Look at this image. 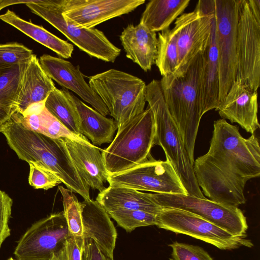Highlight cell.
<instances>
[{"mask_svg": "<svg viewBox=\"0 0 260 260\" xmlns=\"http://www.w3.org/2000/svg\"><path fill=\"white\" fill-rule=\"evenodd\" d=\"M193 168L204 196L238 207L246 202L247 182L260 175L258 139L254 134L245 139L237 125L215 120L209 150L194 160Z\"/></svg>", "mask_w": 260, "mask_h": 260, "instance_id": "1", "label": "cell"}, {"mask_svg": "<svg viewBox=\"0 0 260 260\" xmlns=\"http://www.w3.org/2000/svg\"><path fill=\"white\" fill-rule=\"evenodd\" d=\"M203 62L201 53L182 70L163 76L160 80L165 102L192 165L195 142L202 117L199 84Z\"/></svg>", "mask_w": 260, "mask_h": 260, "instance_id": "2", "label": "cell"}, {"mask_svg": "<svg viewBox=\"0 0 260 260\" xmlns=\"http://www.w3.org/2000/svg\"><path fill=\"white\" fill-rule=\"evenodd\" d=\"M146 100L155 122V145L162 148L166 159L173 167L187 194L206 198L198 184L179 129L165 102L160 80L153 79L146 85Z\"/></svg>", "mask_w": 260, "mask_h": 260, "instance_id": "3", "label": "cell"}, {"mask_svg": "<svg viewBox=\"0 0 260 260\" xmlns=\"http://www.w3.org/2000/svg\"><path fill=\"white\" fill-rule=\"evenodd\" d=\"M88 84L108 108L117 130L144 111L146 85L136 76L112 69L90 76Z\"/></svg>", "mask_w": 260, "mask_h": 260, "instance_id": "4", "label": "cell"}, {"mask_svg": "<svg viewBox=\"0 0 260 260\" xmlns=\"http://www.w3.org/2000/svg\"><path fill=\"white\" fill-rule=\"evenodd\" d=\"M155 125L148 108L120 129L102 154L108 175L128 170L146 160L155 146Z\"/></svg>", "mask_w": 260, "mask_h": 260, "instance_id": "5", "label": "cell"}, {"mask_svg": "<svg viewBox=\"0 0 260 260\" xmlns=\"http://www.w3.org/2000/svg\"><path fill=\"white\" fill-rule=\"evenodd\" d=\"M63 1L32 0L27 1L25 5L32 13L49 23L90 56L114 62L121 50L113 45L103 31L80 26L63 16Z\"/></svg>", "mask_w": 260, "mask_h": 260, "instance_id": "6", "label": "cell"}, {"mask_svg": "<svg viewBox=\"0 0 260 260\" xmlns=\"http://www.w3.org/2000/svg\"><path fill=\"white\" fill-rule=\"evenodd\" d=\"M156 226L176 234H182L212 244L221 250H233L253 245L247 235L234 236L225 230L190 212L162 207L157 214Z\"/></svg>", "mask_w": 260, "mask_h": 260, "instance_id": "7", "label": "cell"}, {"mask_svg": "<svg viewBox=\"0 0 260 260\" xmlns=\"http://www.w3.org/2000/svg\"><path fill=\"white\" fill-rule=\"evenodd\" d=\"M236 81L255 90L260 85V18L251 10L248 0H237Z\"/></svg>", "mask_w": 260, "mask_h": 260, "instance_id": "8", "label": "cell"}, {"mask_svg": "<svg viewBox=\"0 0 260 260\" xmlns=\"http://www.w3.org/2000/svg\"><path fill=\"white\" fill-rule=\"evenodd\" d=\"M110 186L124 187L156 193L187 192L171 164L155 159L151 155L142 163L124 171L108 175Z\"/></svg>", "mask_w": 260, "mask_h": 260, "instance_id": "9", "label": "cell"}, {"mask_svg": "<svg viewBox=\"0 0 260 260\" xmlns=\"http://www.w3.org/2000/svg\"><path fill=\"white\" fill-rule=\"evenodd\" d=\"M237 11V0H214L219 63V105L236 79Z\"/></svg>", "mask_w": 260, "mask_h": 260, "instance_id": "10", "label": "cell"}, {"mask_svg": "<svg viewBox=\"0 0 260 260\" xmlns=\"http://www.w3.org/2000/svg\"><path fill=\"white\" fill-rule=\"evenodd\" d=\"M214 14V0H199L193 11L183 13L176 19L172 29L179 57L175 72L182 70L204 50L209 39Z\"/></svg>", "mask_w": 260, "mask_h": 260, "instance_id": "11", "label": "cell"}, {"mask_svg": "<svg viewBox=\"0 0 260 260\" xmlns=\"http://www.w3.org/2000/svg\"><path fill=\"white\" fill-rule=\"evenodd\" d=\"M71 236L63 211L53 213L27 229L14 254L18 260H50Z\"/></svg>", "mask_w": 260, "mask_h": 260, "instance_id": "12", "label": "cell"}, {"mask_svg": "<svg viewBox=\"0 0 260 260\" xmlns=\"http://www.w3.org/2000/svg\"><path fill=\"white\" fill-rule=\"evenodd\" d=\"M156 203L162 207L185 210L195 214L234 236H246L248 225L240 209L183 194L153 193Z\"/></svg>", "mask_w": 260, "mask_h": 260, "instance_id": "13", "label": "cell"}, {"mask_svg": "<svg viewBox=\"0 0 260 260\" xmlns=\"http://www.w3.org/2000/svg\"><path fill=\"white\" fill-rule=\"evenodd\" d=\"M145 2V0H63L62 15L80 26L92 28L132 12Z\"/></svg>", "mask_w": 260, "mask_h": 260, "instance_id": "14", "label": "cell"}, {"mask_svg": "<svg viewBox=\"0 0 260 260\" xmlns=\"http://www.w3.org/2000/svg\"><path fill=\"white\" fill-rule=\"evenodd\" d=\"M39 60L44 71L52 80L64 89L75 93L103 115L109 114L100 96L86 82L78 66H75L63 58L48 54L42 55Z\"/></svg>", "mask_w": 260, "mask_h": 260, "instance_id": "15", "label": "cell"}, {"mask_svg": "<svg viewBox=\"0 0 260 260\" xmlns=\"http://www.w3.org/2000/svg\"><path fill=\"white\" fill-rule=\"evenodd\" d=\"M257 95L256 90L242 82L235 81L215 110L222 119L237 123L247 132L254 134L259 127Z\"/></svg>", "mask_w": 260, "mask_h": 260, "instance_id": "16", "label": "cell"}, {"mask_svg": "<svg viewBox=\"0 0 260 260\" xmlns=\"http://www.w3.org/2000/svg\"><path fill=\"white\" fill-rule=\"evenodd\" d=\"M81 204L84 240H93L102 251L113 257L117 233L111 217L96 200Z\"/></svg>", "mask_w": 260, "mask_h": 260, "instance_id": "17", "label": "cell"}, {"mask_svg": "<svg viewBox=\"0 0 260 260\" xmlns=\"http://www.w3.org/2000/svg\"><path fill=\"white\" fill-rule=\"evenodd\" d=\"M64 140L82 179L89 187L99 192L104 190L108 173L100 149L94 145H88L68 139Z\"/></svg>", "mask_w": 260, "mask_h": 260, "instance_id": "18", "label": "cell"}, {"mask_svg": "<svg viewBox=\"0 0 260 260\" xmlns=\"http://www.w3.org/2000/svg\"><path fill=\"white\" fill-rule=\"evenodd\" d=\"M203 66L199 90L202 116L219 105V63L214 14L208 42L202 52Z\"/></svg>", "mask_w": 260, "mask_h": 260, "instance_id": "19", "label": "cell"}, {"mask_svg": "<svg viewBox=\"0 0 260 260\" xmlns=\"http://www.w3.org/2000/svg\"><path fill=\"white\" fill-rule=\"evenodd\" d=\"M120 40L126 56L145 72L151 70L157 55L158 40L156 32L139 23L127 25Z\"/></svg>", "mask_w": 260, "mask_h": 260, "instance_id": "20", "label": "cell"}, {"mask_svg": "<svg viewBox=\"0 0 260 260\" xmlns=\"http://www.w3.org/2000/svg\"><path fill=\"white\" fill-rule=\"evenodd\" d=\"M96 201L106 211L125 209L142 210L157 214L162 208L154 201L153 193L124 187L109 186L98 193Z\"/></svg>", "mask_w": 260, "mask_h": 260, "instance_id": "21", "label": "cell"}, {"mask_svg": "<svg viewBox=\"0 0 260 260\" xmlns=\"http://www.w3.org/2000/svg\"><path fill=\"white\" fill-rule=\"evenodd\" d=\"M29 60L0 70V129L18 110Z\"/></svg>", "mask_w": 260, "mask_h": 260, "instance_id": "22", "label": "cell"}, {"mask_svg": "<svg viewBox=\"0 0 260 260\" xmlns=\"http://www.w3.org/2000/svg\"><path fill=\"white\" fill-rule=\"evenodd\" d=\"M72 97L80 117V133L95 146L111 143L118 128L116 121L87 106L73 94Z\"/></svg>", "mask_w": 260, "mask_h": 260, "instance_id": "23", "label": "cell"}, {"mask_svg": "<svg viewBox=\"0 0 260 260\" xmlns=\"http://www.w3.org/2000/svg\"><path fill=\"white\" fill-rule=\"evenodd\" d=\"M55 88L52 80L44 71L37 56L34 54L26 70L23 94L17 111L22 114L30 106L44 103Z\"/></svg>", "mask_w": 260, "mask_h": 260, "instance_id": "24", "label": "cell"}, {"mask_svg": "<svg viewBox=\"0 0 260 260\" xmlns=\"http://www.w3.org/2000/svg\"><path fill=\"white\" fill-rule=\"evenodd\" d=\"M0 19L52 50L59 56L63 58L72 56L74 50L73 45L59 38L42 26L22 19L13 11L8 10L0 15Z\"/></svg>", "mask_w": 260, "mask_h": 260, "instance_id": "25", "label": "cell"}, {"mask_svg": "<svg viewBox=\"0 0 260 260\" xmlns=\"http://www.w3.org/2000/svg\"><path fill=\"white\" fill-rule=\"evenodd\" d=\"M190 0H151L146 5L140 23L152 31L169 28L171 23L184 11Z\"/></svg>", "mask_w": 260, "mask_h": 260, "instance_id": "26", "label": "cell"}, {"mask_svg": "<svg viewBox=\"0 0 260 260\" xmlns=\"http://www.w3.org/2000/svg\"><path fill=\"white\" fill-rule=\"evenodd\" d=\"M44 106L68 129L76 135H82L80 131V117L72 93L66 89L55 88L46 99Z\"/></svg>", "mask_w": 260, "mask_h": 260, "instance_id": "27", "label": "cell"}, {"mask_svg": "<svg viewBox=\"0 0 260 260\" xmlns=\"http://www.w3.org/2000/svg\"><path fill=\"white\" fill-rule=\"evenodd\" d=\"M61 194L63 212L71 235L74 238L77 245L84 250L82 204L73 191L62 186H58Z\"/></svg>", "mask_w": 260, "mask_h": 260, "instance_id": "28", "label": "cell"}, {"mask_svg": "<svg viewBox=\"0 0 260 260\" xmlns=\"http://www.w3.org/2000/svg\"><path fill=\"white\" fill-rule=\"evenodd\" d=\"M157 55L155 63L161 75L173 74L179 64L178 52L174 35L170 28L158 33Z\"/></svg>", "mask_w": 260, "mask_h": 260, "instance_id": "29", "label": "cell"}, {"mask_svg": "<svg viewBox=\"0 0 260 260\" xmlns=\"http://www.w3.org/2000/svg\"><path fill=\"white\" fill-rule=\"evenodd\" d=\"M107 212L118 225L129 233L137 228L156 225L157 223V214L144 211L116 209Z\"/></svg>", "mask_w": 260, "mask_h": 260, "instance_id": "30", "label": "cell"}, {"mask_svg": "<svg viewBox=\"0 0 260 260\" xmlns=\"http://www.w3.org/2000/svg\"><path fill=\"white\" fill-rule=\"evenodd\" d=\"M32 50L18 42L0 44V70L29 60Z\"/></svg>", "mask_w": 260, "mask_h": 260, "instance_id": "31", "label": "cell"}, {"mask_svg": "<svg viewBox=\"0 0 260 260\" xmlns=\"http://www.w3.org/2000/svg\"><path fill=\"white\" fill-rule=\"evenodd\" d=\"M29 185L35 189L48 190L62 183L60 180L49 170L34 163L29 164Z\"/></svg>", "mask_w": 260, "mask_h": 260, "instance_id": "32", "label": "cell"}, {"mask_svg": "<svg viewBox=\"0 0 260 260\" xmlns=\"http://www.w3.org/2000/svg\"><path fill=\"white\" fill-rule=\"evenodd\" d=\"M171 260H214L202 247L186 243L173 242Z\"/></svg>", "mask_w": 260, "mask_h": 260, "instance_id": "33", "label": "cell"}, {"mask_svg": "<svg viewBox=\"0 0 260 260\" xmlns=\"http://www.w3.org/2000/svg\"><path fill=\"white\" fill-rule=\"evenodd\" d=\"M13 200L5 191L0 190V248L11 235L9 223L11 217Z\"/></svg>", "mask_w": 260, "mask_h": 260, "instance_id": "34", "label": "cell"}, {"mask_svg": "<svg viewBox=\"0 0 260 260\" xmlns=\"http://www.w3.org/2000/svg\"><path fill=\"white\" fill-rule=\"evenodd\" d=\"M83 251L71 236L67 240L64 246L58 251L59 260H82Z\"/></svg>", "mask_w": 260, "mask_h": 260, "instance_id": "35", "label": "cell"}, {"mask_svg": "<svg viewBox=\"0 0 260 260\" xmlns=\"http://www.w3.org/2000/svg\"><path fill=\"white\" fill-rule=\"evenodd\" d=\"M82 260H114V258L102 251L93 240L86 239L84 240Z\"/></svg>", "mask_w": 260, "mask_h": 260, "instance_id": "36", "label": "cell"}, {"mask_svg": "<svg viewBox=\"0 0 260 260\" xmlns=\"http://www.w3.org/2000/svg\"><path fill=\"white\" fill-rule=\"evenodd\" d=\"M251 10L254 15L260 18V1L248 0Z\"/></svg>", "mask_w": 260, "mask_h": 260, "instance_id": "37", "label": "cell"}, {"mask_svg": "<svg viewBox=\"0 0 260 260\" xmlns=\"http://www.w3.org/2000/svg\"><path fill=\"white\" fill-rule=\"evenodd\" d=\"M58 251L53 253L52 257L50 260H59Z\"/></svg>", "mask_w": 260, "mask_h": 260, "instance_id": "38", "label": "cell"}, {"mask_svg": "<svg viewBox=\"0 0 260 260\" xmlns=\"http://www.w3.org/2000/svg\"><path fill=\"white\" fill-rule=\"evenodd\" d=\"M7 260H18L17 259H14L12 257H10L9 259H8Z\"/></svg>", "mask_w": 260, "mask_h": 260, "instance_id": "39", "label": "cell"}, {"mask_svg": "<svg viewBox=\"0 0 260 260\" xmlns=\"http://www.w3.org/2000/svg\"><path fill=\"white\" fill-rule=\"evenodd\" d=\"M2 0H0V4H1V2H2Z\"/></svg>", "mask_w": 260, "mask_h": 260, "instance_id": "40", "label": "cell"}]
</instances>
